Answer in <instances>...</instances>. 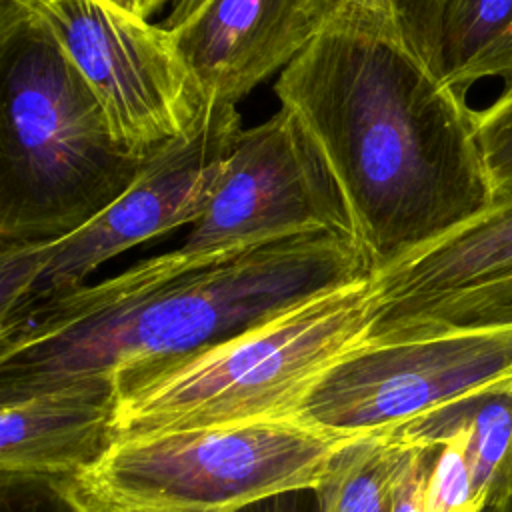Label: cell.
<instances>
[{"mask_svg": "<svg viewBox=\"0 0 512 512\" xmlns=\"http://www.w3.org/2000/svg\"><path fill=\"white\" fill-rule=\"evenodd\" d=\"M428 414L466 428L478 500L486 508L512 500V384L468 396Z\"/></svg>", "mask_w": 512, "mask_h": 512, "instance_id": "15", "label": "cell"}, {"mask_svg": "<svg viewBox=\"0 0 512 512\" xmlns=\"http://www.w3.org/2000/svg\"><path fill=\"white\" fill-rule=\"evenodd\" d=\"M364 276L356 244L338 234L294 236L212 262L176 250L152 256L2 326L0 398L180 360Z\"/></svg>", "mask_w": 512, "mask_h": 512, "instance_id": "2", "label": "cell"}, {"mask_svg": "<svg viewBox=\"0 0 512 512\" xmlns=\"http://www.w3.org/2000/svg\"><path fill=\"white\" fill-rule=\"evenodd\" d=\"M116 388L80 378L0 398V476L68 478L112 444Z\"/></svg>", "mask_w": 512, "mask_h": 512, "instance_id": "11", "label": "cell"}, {"mask_svg": "<svg viewBox=\"0 0 512 512\" xmlns=\"http://www.w3.org/2000/svg\"><path fill=\"white\" fill-rule=\"evenodd\" d=\"M204 2L206 0H172L166 16L162 20V26H166L168 30H176L186 20H190L202 8Z\"/></svg>", "mask_w": 512, "mask_h": 512, "instance_id": "22", "label": "cell"}, {"mask_svg": "<svg viewBox=\"0 0 512 512\" xmlns=\"http://www.w3.org/2000/svg\"><path fill=\"white\" fill-rule=\"evenodd\" d=\"M334 0H206L174 34L210 100L238 104L336 16Z\"/></svg>", "mask_w": 512, "mask_h": 512, "instance_id": "10", "label": "cell"}, {"mask_svg": "<svg viewBox=\"0 0 512 512\" xmlns=\"http://www.w3.org/2000/svg\"><path fill=\"white\" fill-rule=\"evenodd\" d=\"M240 512H316L312 490H288L262 498Z\"/></svg>", "mask_w": 512, "mask_h": 512, "instance_id": "21", "label": "cell"}, {"mask_svg": "<svg viewBox=\"0 0 512 512\" xmlns=\"http://www.w3.org/2000/svg\"><path fill=\"white\" fill-rule=\"evenodd\" d=\"M418 2L420 0H334L338 10L344 6H360L382 14L386 20H390V24L396 28L404 42L414 22Z\"/></svg>", "mask_w": 512, "mask_h": 512, "instance_id": "20", "label": "cell"}, {"mask_svg": "<svg viewBox=\"0 0 512 512\" xmlns=\"http://www.w3.org/2000/svg\"><path fill=\"white\" fill-rule=\"evenodd\" d=\"M408 48L448 86L512 76V0H420Z\"/></svg>", "mask_w": 512, "mask_h": 512, "instance_id": "13", "label": "cell"}, {"mask_svg": "<svg viewBox=\"0 0 512 512\" xmlns=\"http://www.w3.org/2000/svg\"><path fill=\"white\" fill-rule=\"evenodd\" d=\"M0 10L54 40L128 154L148 160L204 124L212 100L166 26L114 0H0Z\"/></svg>", "mask_w": 512, "mask_h": 512, "instance_id": "7", "label": "cell"}, {"mask_svg": "<svg viewBox=\"0 0 512 512\" xmlns=\"http://www.w3.org/2000/svg\"><path fill=\"white\" fill-rule=\"evenodd\" d=\"M0 512H78L54 480L0 476Z\"/></svg>", "mask_w": 512, "mask_h": 512, "instance_id": "18", "label": "cell"}, {"mask_svg": "<svg viewBox=\"0 0 512 512\" xmlns=\"http://www.w3.org/2000/svg\"><path fill=\"white\" fill-rule=\"evenodd\" d=\"M374 302L364 276L200 352L114 378L112 442L292 418L312 386L368 338Z\"/></svg>", "mask_w": 512, "mask_h": 512, "instance_id": "4", "label": "cell"}, {"mask_svg": "<svg viewBox=\"0 0 512 512\" xmlns=\"http://www.w3.org/2000/svg\"><path fill=\"white\" fill-rule=\"evenodd\" d=\"M484 512H512V500L502 502V504H496V506H490V508H486Z\"/></svg>", "mask_w": 512, "mask_h": 512, "instance_id": "24", "label": "cell"}, {"mask_svg": "<svg viewBox=\"0 0 512 512\" xmlns=\"http://www.w3.org/2000/svg\"><path fill=\"white\" fill-rule=\"evenodd\" d=\"M348 438L296 418L142 434L54 482L78 512H240L310 490Z\"/></svg>", "mask_w": 512, "mask_h": 512, "instance_id": "5", "label": "cell"}, {"mask_svg": "<svg viewBox=\"0 0 512 512\" xmlns=\"http://www.w3.org/2000/svg\"><path fill=\"white\" fill-rule=\"evenodd\" d=\"M114 2L126 8L128 12L150 20V16H154L158 10L168 8L172 0H114Z\"/></svg>", "mask_w": 512, "mask_h": 512, "instance_id": "23", "label": "cell"}, {"mask_svg": "<svg viewBox=\"0 0 512 512\" xmlns=\"http://www.w3.org/2000/svg\"><path fill=\"white\" fill-rule=\"evenodd\" d=\"M512 276V202L430 246L418 256L370 276V334L398 324L456 292Z\"/></svg>", "mask_w": 512, "mask_h": 512, "instance_id": "12", "label": "cell"}, {"mask_svg": "<svg viewBox=\"0 0 512 512\" xmlns=\"http://www.w3.org/2000/svg\"><path fill=\"white\" fill-rule=\"evenodd\" d=\"M274 94L322 156L370 276L492 210L476 110L382 14L340 8Z\"/></svg>", "mask_w": 512, "mask_h": 512, "instance_id": "1", "label": "cell"}, {"mask_svg": "<svg viewBox=\"0 0 512 512\" xmlns=\"http://www.w3.org/2000/svg\"><path fill=\"white\" fill-rule=\"evenodd\" d=\"M306 234L350 236L342 196L296 118L278 108L244 128L202 218L176 252L212 262Z\"/></svg>", "mask_w": 512, "mask_h": 512, "instance_id": "9", "label": "cell"}, {"mask_svg": "<svg viewBox=\"0 0 512 512\" xmlns=\"http://www.w3.org/2000/svg\"><path fill=\"white\" fill-rule=\"evenodd\" d=\"M242 130L236 104L212 100L204 124L148 158L130 188L90 222L54 240L0 244V328L88 284L86 278L120 252L194 226Z\"/></svg>", "mask_w": 512, "mask_h": 512, "instance_id": "6", "label": "cell"}, {"mask_svg": "<svg viewBox=\"0 0 512 512\" xmlns=\"http://www.w3.org/2000/svg\"><path fill=\"white\" fill-rule=\"evenodd\" d=\"M410 448L388 434L348 438L310 488L316 512H390Z\"/></svg>", "mask_w": 512, "mask_h": 512, "instance_id": "14", "label": "cell"}, {"mask_svg": "<svg viewBox=\"0 0 512 512\" xmlns=\"http://www.w3.org/2000/svg\"><path fill=\"white\" fill-rule=\"evenodd\" d=\"M144 164L114 140L54 40L24 14L0 10V244L78 230Z\"/></svg>", "mask_w": 512, "mask_h": 512, "instance_id": "3", "label": "cell"}, {"mask_svg": "<svg viewBox=\"0 0 512 512\" xmlns=\"http://www.w3.org/2000/svg\"><path fill=\"white\" fill-rule=\"evenodd\" d=\"M512 384V322L366 338L292 418L340 436L388 434L428 412Z\"/></svg>", "mask_w": 512, "mask_h": 512, "instance_id": "8", "label": "cell"}, {"mask_svg": "<svg viewBox=\"0 0 512 512\" xmlns=\"http://www.w3.org/2000/svg\"><path fill=\"white\" fill-rule=\"evenodd\" d=\"M476 134L494 190L492 208L512 202V84L488 108L476 110Z\"/></svg>", "mask_w": 512, "mask_h": 512, "instance_id": "17", "label": "cell"}, {"mask_svg": "<svg viewBox=\"0 0 512 512\" xmlns=\"http://www.w3.org/2000/svg\"><path fill=\"white\" fill-rule=\"evenodd\" d=\"M512 322V276L496 282L480 284L448 298H442L410 318L370 334V338H384L408 332L470 328Z\"/></svg>", "mask_w": 512, "mask_h": 512, "instance_id": "16", "label": "cell"}, {"mask_svg": "<svg viewBox=\"0 0 512 512\" xmlns=\"http://www.w3.org/2000/svg\"><path fill=\"white\" fill-rule=\"evenodd\" d=\"M436 454V444H412L398 478L390 512H426L424 484Z\"/></svg>", "mask_w": 512, "mask_h": 512, "instance_id": "19", "label": "cell"}]
</instances>
